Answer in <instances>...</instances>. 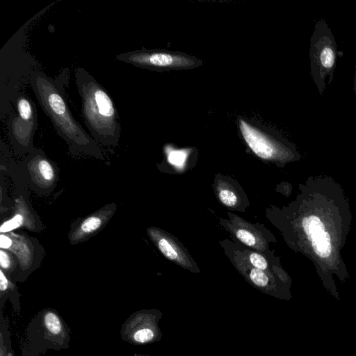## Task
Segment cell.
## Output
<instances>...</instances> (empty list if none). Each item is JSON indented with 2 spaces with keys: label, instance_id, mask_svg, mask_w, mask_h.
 I'll use <instances>...</instances> for the list:
<instances>
[{
  "label": "cell",
  "instance_id": "8",
  "mask_svg": "<svg viewBox=\"0 0 356 356\" xmlns=\"http://www.w3.org/2000/svg\"><path fill=\"white\" fill-rule=\"evenodd\" d=\"M227 216L228 218H220V225L231 234L232 238L259 252L275 253L270 244L275 243L276 238L264 225L251 223L230 212H227Z\"/></svg>",
  "mask_w": 356,
  "mask_h": 356
},
{
  "label": "cell",
  "instance_id": "12",
  "mask_svg": "<svg viewBox=\"0 0 356 356\" xmlns=\"http://www.w3.org/2000/svg\"><path fill=\"white\" fill-rule=\"evenodd\" d=\"M117 211V204L108 203L97 211L72 223L67 234L71 245L86 242L100 232L111 220Z\"/></svg>",
  "mask_w": 356,
  "mask_h": 356
},
{
  "label": "cell",
  "instance_id": "10",
  "mask_svg": "<svg viewBox=\"0 0 356 356\" xmlns=\"http://www.w3.org/2000/svg\"><path fill=\"white\" fill-rule=\"evenodd\" d=\"M20 165L26 172L28 185L36 193H50L56 186L58 168L41 149L35 148Z\"/></svg>",
  "mask_w": 356,
  "mask_h": 356
},
{
  "label": "cell",
  "instance_id": "1",
  "mask_svg": "<svg viewBox=\"0 0 356 356\" xmlns=\"http://www.w3.org/2000/svg\"><path fill=\"white\" fill-rule=\"evenodd\" d=\"M266 216L289 248L312 261L323 286L339 300L334 276L342 284L350 278L341 250L353 220L341 184L329 175H310L299 184L293 200L270 206Z\"/></svg>",
  "mask_w": 356,
  "mask_h": 356
},
{
  "label": "cell",
  "instance_id": "5",
  "mask_svg": "<svg viewBox=\"0 0 356 356\" xmlns=\"http://www.w3.org/2000/svg\"><path fill=\"white\" fill-rule=\"evenodd\" d=\"M238 127L248 147L261 159L284 167L301 159L295 145L286 139L266 132L242 118L238 120Z\"/></svg>",
  "mask_w": 356,
  "mask_h": 356
},
{
  "label": "cell",
  "instance_id": "17",
  "mask_svg": "<svg viewBox=\"0 0 356 356\" xmlns=\"http://www.w3.org/2000/svg\"><path fill=\"white\" fill-rule=\"evenodd\" d=\"M47 330L54 334H58L62 330L61 323L58 316L53 312H47L44 317Z\"/></svg>",
  "mask_w": 356,
  "mask_h": 356
},
{
  "label": "cell",
  "instance_id": "19",
  "mask_svg": "<svg viewBox=\"0 0 356 356\" xmlns=\"http://www.w3.org/2000/svg\"><path fill=\"white\" fill-rule=\"evenodd\" d=\"M353 90H354L355 95L356 97V65L355 67V74H354V79H353Z\"/></svg>",
  "mask_w": 356,
  "mask_h": 356
},
{
  "label": "cell",
  "instance_id": "11",
  "mask_svg": "<svg viewBox=\"0 0 356 356\" xmlns=\"http://www.w3.org/2000/svg\"><path fill=\"white\" fill-rule=\"evenodd\" d=\"M146 232L153 244L167 259L186 270L200 271L197 264L175 236L153 226L148 227Z\"/></svg>",
  "mask_w": 356,
  "mask_h": 356
},
{
  "label": "cell",
  "instance_id": "9",
  "mask_svg": "<svg viewBox=\"0 0 356 356\" xmlns=\"http://www.w3.org/2000/svg\"><path fill=\"white\" fill-rule=\"evenodd\" d=\"M0 248L9 250L17 257L19 264L16 275L21 277L37 269L44 254V249L39 241L24 232L1 234Z\"/></svg>",
  "mask_w": 356,
  "mask_h": 356
},
{
  "label": "cell",
  "instance_id": "4",
  "mask_svg": "<svg viewBox=\"0 0 356 356\" xmlns=\"http://www.w3.org/2000/svg\"><path fill=\"white\" fill-rule=\"evenodd\" d=\"M309 56L312 78L319 95H323L326 80L328 85L333 81L337 57L335 38L324 19L315 24L310 39Z\"/></svg>",
  "mask_w": 356,
  "mask_h": 356
},
{
  "label": "cell",
  "instance_id": "13",
  "mask_svg": "<svg viewBox=\"0 0 356 356\" xmlns=\"http://www.w3.org/2000/svg\"><path fill=\"white\" fill-rule=\"evenodd\" d=\"M15 201L13 215L1 223L0 233L14 232L20 228H24L31 232H41L44 228L43 225L31 207L27 195L19 194Z\"/></svg>",
  "mask_w": 356,
  "mask_h": 356
},
{
  "label": "cell",
  "instance_id": "2",
  "mask_svg": "<svg viewBox=\"0 0 356 356\" xmlns=\"http://www.w3.org/2000/svg\"><path fill=\"white\" fill-rule=\"evenodd\" d=\"M29 83L43 111L70 149L97 159H104L98 143L72 115L60 83L38 70L32 72Z\"/></svg>",
  "mask_w": 356,
  "mask_h": 356
},
{
  "label": "cell",
  "instance_id": "3",
  "mask_svg": "<svg viewBox=\"0 0 356 356\" xmlns=\"http://www.w3.org/2000/svg\"><path fill=\"white\" fill-rule=\"evenodd\" d=\"M75 81L81 98L83 118L92 137L104 146L115 147L120 140L121 127L112 98L84 68H76Z\"/></svg>",
  "mask_w": 356,
  "mask_h": 356
},
{
  "label": "cell",
  "instance_id": "6",
  "mask_svg": "<svg viewBox=\"0 0 356 356\" xmlns=\"http://www.w3.org/2000/svg\"><path fill=\"white\" fill-rule=\"evenodd\" d=\"M13 103L15 111L10 113L7 122L10 141L17 154H29L35 149L33 138L38 125L36 107L31 99L21 92Z\"/></svg>",
  "mask_w": 356,
  "mask_h": 356
},
{
  "label": "cell",
  "instance_id": "18",
  "mask_svg": "<svg viewBox=\"0 0 356 356\" xmlns=\"http://www.w3.org/2000/svg\"><path fill=\"white\" fill-rule=\"evenodd\" d=\"M154 337V332L148 328H144L136 332L134 334V339L138 343H145Z\"/></svg>",
  "mask_w": 356,
  "mask_h": 356
},
{
  "label": "cell",
  "instance_id": "16",
  "mask_svg": "<svg viewBox=\"0 0 356 356\" xmlns=\"http://www.w3.org/2000/svg\"><path fill=\"white\" fill-rule=\"evenodd\" d=\"M18 264L17 258L12 252L0 248V269L8 277L17 272Z\"/></svg>",
  "mask_w": 356,
  "mask_h": 356
},
{
  "label": "cell",
  "instance_id": "14",
  "mask_svg": "<svg viewBox=\"0 0 356 356\" xmlns=\"http://www.w3.org/2000/svg\"><path fill=\"white\" fill-rule=\"evenodd\" d=\"M219 202L232 210L245 211L249 200L242 187L229 177L217 174L213 185Z\"/></svg>",
  "mask_w": 356,
  "mask_h": 356
},
{
  "label": "cell",
  "instance_id": "7",
  "mask_svg": "<svg viewBox=\"0 0 356 356\" xmlns=\"http://www.w3.org/2000/svg\"><path fill=\"white\" fill-rule=\"evenodd\" d=\"M115 58L138 67L154 70L186 69L198 65V60L194 57L165 50H134L118 54Z\"/></svg>",
  "mask_w": 356,
  "mask_h": 356
},
{
  "label": "cell",
  "instance_id": "15",
  "mask_svg": "<svg viewBox=\"0 0 356 356\" xmlns=\"http://www.w3.org/2000/svg\"><path fill=\"white\" fill-rule=\"evenodd\" d=\"M232 241L238 252L251 266L273 274L284 280L291 281L287 273L282 268L280 257H277L275 253L264 254L246 247L234 238Z\"/></svg>",
  "mask_w": 356,
  "mask_h": 356
}]
</instances>
